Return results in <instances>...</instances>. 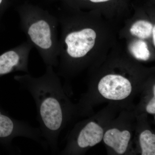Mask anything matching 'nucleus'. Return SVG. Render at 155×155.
Returning a JSON list of instances; mask_svg holds the SVG:
<instances>
[{
  "label": "nucleus",
  "instance_id": "nucleus-7",
  "mask_svg": "<svg viewBox=\"0 0 155 155\" xmlns=\"http://www.w3.org/2000/svg\"><path fill=\"white\" fill-rule=\"evenodd\" d=\"M97 89L100 94L106 99L122 101L131 94L133 86L130 81L124 76L109 74L100 80Z\"/></svg>",
  "mask_w": 155,
  "mask_h": 155
},
{
  "label": "nucleus",
  "instance_id": "nucleus-2",
  "mask_svg": "<svg viewBox=\"0 0 155 155\" xmlns=\"http://www.w3.org/2000/svg\"><path fill=\"white\" fill-rule=\"evenodd\" d=\"M20 26L46 66H55L58 53L55 18L50 12L28 2L16 7Z\"/></svg>",
  "mask_w": 155,
  "mask_h": 155
},
{
  "label": "nucleus",
  "instance_id": "nucleus-11",
  "mask_svg": "<svg viewBox=\"0 0 155 155\" xmlns=\"http://www.w3.org/2000/svg\"><path fill=\"white\" fill-rule=\"evenodd\" d=\"M130 53L136 59L146 61L150 56V54L146 43L142 40H137L130 43L129 46Z\"/></svg>",
  "mask_w": 155,
  "mask_h": 155
},
{
  "label": "nucleus",
  "instance_id": "nucleus-13",
  "mask_svg": "<svg viewBox=\"0 0 155 155\" xmlns=\"http://www.w3.org/2000/svg\"><path fill=\"white\" fill-rule=\"evenodd\" d=\"M48 2H53V1H56V0H45ZM83 1H87V0H83ZM92 3H101L106 2H109L111 0H89Z\"/></svg>",
  "mask_w": 155,
  "mask_h": 155
},
{
  "label": "nucleus",
  "instance_id": "nucleus-10",
  "mask_svg": "<svg viewBox=\"0 0 155 155\" xmlns=\"http://www.w3.org/2000/svg\"><path fill=\"white\" fill-rule=\"evenodd\" d=\"M153 29V25L150 22L146 20H140L134 23L130 31L132 35L144 39L150 37Z\"/></svg>",
  "mask_w": 155,
  "mask_h": 155
},
{
  "label": "nucleus",
  "instance_id": "nucleus-1",
  "mask_svg": "<svg viewBox=\"0 0 155 155\" xmlns=\"http://www.w3.org/2000/svg\"><path fill=\"white\" fill-rule=\"evenodd\" d=\"M20 87L29 93L35 102L42 138L53 152L58 137L73 108L64 94L53 67L47 66L44 75L29 73L14 76Z\"/></svg>",
  "mask_w": 155,
  "mask_h": 155
},
{
  "label": "nucleus",
  "instance_id": "nucleus-9",
  "mask_svg": "<svg viewBox=\"0 0 155 155\" xmlns=\"http://www.w3.org/2000/svg\"><path fill=\"white\" fill-rule=\"evenodd\" d=\"M142 155H155V135L150 130L142 131L139 137Z\"/></svg>",
  "mask_w": 155,
  "mask_h": 155
},
{
  "label": "nucleus",
  "instance_id": "nucleus-8",
  "mask_svg": "<svg viewBox=\"0 0 155 155\" xmlns=\"http://www.w3.org/2000/svg\"><path fill=\"white\" fill-rule=\"evenodd\" d=\"M130 138L131 134L129 130L112 128L104 133L103 140L116 153L122 155L127 151Z\"/></svg>",
  "mask_w": 155,
  "mask_h": 155
},
{
  "label": "nucleus",
  "instance_id": "nucleus-15",
  "mask_svg": "<svg viewBox=\"0 0 155 155\" xmlns=\"http://www.w3.org/2000/svg\"><path fill=\"white\" fill-rule=\"evenodd\" d=\"M3 0H0V6L2 5V3H3Z\"/></svg>",
  "mask_w": 155,
  "mask_h": 155
},
{
  "label": "nucleus",
  "instance_id": "nucleus-4",
  "mask_svg": "<svg viewBox=\"0 0 155 155\" xmlns=\"http://www.w3.org/2000/svg\"><path fill=\"white\" fill-rule=\"evenodd\" d=\"M96 33L91 28L67 32L64 39L66 58L76 60L84 57L94 46Z\"/></svg>",
  "mask_w": 155,
  "mask_h": 155
},
{
  "label": "nucleus",
  "instance_id": "nucleus-12",
  "mask_svg": "<svg viewBox=\"0 0 155 155\" xmlns=\"http://www.w3.org/2000/svg\"><path fill=\"white\" fill-rule=\"evenodd\" d=\"M153 97L147 104L146 111L149 114L155 115V85L153 87Z\"/></svg>",
  "mask_w": 155,
  "mask_h": 155
},
{
  "label": "nucleus",
  "instance_id": "nucleus-14",
  "mask_svg": "<svg viewBox=\"0 0 155 155\" xmlns=\"http://www.w3.org/2000/svg\"><path fill=\"white\" fill-rule=\"evenodd\" d=\"M155 26H154L153 27V31H152V33H153V44L155 46Z\"/></svg>",
  "mask_w": 155,
  "mask_h": 155
},
{
  "label": "nucleus",
  "instance_id": "nucleus-5",
  "mask_svg": "<svg viewBox=\"0 0 155 155\" xmlns=\"http://www.w3.org/2000/svg\"><path fill=\"white\" fill-rule=\"evenodd\" d=\"M32 44L26 41L0 56V77L15 72L28 73Z\"/></svg>",
  "mask_w": 155,
  "mask_h": 155
},
{
  "label": "nucleus",
  "instance_id": "nucleus-6",
  "mask_svg": "<svg viewBox=\"0 0 155 155\" xmlns=\"http://www.w3.org/2000/svg\"><path fill=\"white\" fill-rule=\"evenodd\" d=\"M104 130L96 122H90L78 131H73L64 153H74L79 150L92 147L103 140Z\"/></svg>",
  "mask_w": 155,
  "mask_h": 155
},
{
  "label": "nucleus",
  "instance_id": "nucleus-3",
  "mask_svg": "<svg viewBox=\"0 0 155 155\" xmlns=\"http://www.w3.org/2000/svg\"><path fill=\"white\" fill-rule=\"evenodd\" d=\"M23 137L30 139L45 147L39 128L31 126L28 122L14 119L0 108V144L14 155L21 153L13 144L14 139Z\"/></svg>",
  "mask_w": 155,
  "mask_h": 155
}]
</instances>
